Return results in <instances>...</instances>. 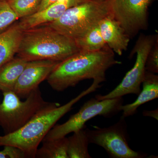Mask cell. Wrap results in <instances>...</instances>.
Segmentation results:
<instances>
[{"label": "cell", "instance_id": "cell-3", "mask_svg": "<svg viewBox=\"0 0 158 158\" xmlns=\"http://www.w3.org/2000/svg\"><path fill=\"white\" fill-rule=\"evenodd\" d=\"M80 51L74 40L43 25L23 31L16 55L28 62H61Z\"/></svg>", "mask_w": 158, "mask_h": 158}, {"label": "cell", "instance_id": "cell-12", "mask_svg": "<svg viewBox=\"0 0 158 158\" xmlns=\"http://www.w3.org/2000/svg\"><path fill=\"white\" fill-rule=\"evenodd\" d=\"M99 27L108 46L114 53L121 56L123 51L127 49L131 38L120 23L111 15L102 20Z\"/></svg>", "mask_w": 158, "mask_h": 158}, {"label": "cell", "instance_id": "cell-13", "mask_svg": "<svg viewBox=\"0 0 158 158\" xmlns=\"http://www.w3.org/2000/svg\"><path fill=\"white\" fill-rule=\"evenodd\" d=\"M142 84L143 89L138 94L137 99L132 103L122 106V116L125 118L134 115L141 105L158 98L157 75L146 71Z\"/></svg>", "mask_w": 158, "mask_h": 158}, {"label": "cell", "instance_id": "cell-21", "mask_svg": "<svg viewBox=\"0 0 158 158\" xmlns=\"http://www.w3.org/2000/svg\"><path fill=\"white\" fill-rule=\"evenodd\" d=\"M145 68L146 70L149 72L155 74L158 73V39L148 55Z\"/></svg>", "mask_w": 158, "mask_h": 158}, {"label": "cell", "instance_id": "cell-15", "mask_svg": "<svg viewBox=\"0 0 158 158\" xmlns=\"http://www.w3.org/2000/svg\"><path fill=\"white\" fill-rule=\"evenodd\" d=\"M27 62L23 58L15 56L0 67V90L2 92L14 90Z\"/></svg>", "mask_w": 158, "mask_h": 158}, {"label": "cell", "instance_id": "cell-17", "mask_svg": "<svg viewBox=\"0 0 158 158\" xmlns=\"http://www.w3.org/2000/svg\"><path fill=\"white\" fill-rule=\"evenodd\" d=\"M73 133L68 138L69 158H91L88 148L90 143L85 128Z\"/></svg>", "mask_w": 158, "mask_h": 158}, {"label": "cell", "instance_id": "cell-18", "mask_svg": "<svg viewBox=\"0 0 158 158\" xmlns=\"http://www.w3.org/2000/svg\"><path fill=\"white\" fill-rule=\"evenodd\" d=\"M74 40L80 50L95 52L108 46L102 37L99 24L84 36Z\"/></svg>", "mask_w": 158, "mask_h": 158}, {"label": "cell", "instance_id": "cell-2", "mask_svg": "<svg viewBox=\"0 0 158 158\" xmlns=\"http://www.w3.org/2000/svg\"><path fill=\"white\" fill-rule=\"evenodd\" d=\"M100 84L99 81L93 80L88 89L63 106L58 103L50 102L21 128L15 132L0 136V147L14 146L22 151L26 158H35L40 144L57 121L69 112L81 99L100 88Z\"/></svg>", "mask_w": 158, "mask_h": 158}, {"label": "cell", "instance_id": "cell-6", "mask_svg": "<svg viewBox=\"0 0 158 158\" xmlns=\"http://www.w3.org/2000/svg\"><path fill=\"white\" fill-rule=\"evenodd\" d=\"M123 97L106 99L92 98L82 106L77 113L71 116L64 123L55 125L43 141H49L65 137L70 133L84 128L85 123L97 116L110 117L121 111Z\"/></svg>", "mask_w": 158, "mask_h": 158}, {"label": "cell", "instance_id": "cell-23", "mask_svg": "<svg viewBox=\"0 0 158 158\" xmlns=\"http://www.w3.org/2000/svg\"><path fill=\"white\" fill-rule=\"evenodd\" d=\"M143 115L144 116L152 117L155 118L157 120L158 119V108L155 110L148 111V110H144L143 112Z\"/></svg>", "mask_w": 158, "mask_h": 158}, {"label": "cell", "instance_id": "cell-9", "mask_svg": "<svg viewBox=\"0 0 158 158\" xmlns=\"http://www.w3.org/2000/svg\"><path fill=\"white\" fill-rule=\"evenodd\" d=\"M154 0H110L113 17L130 38L148 27V10Z\"/></svg>", "mask_w": 158, "mask_h": 158}, {"label": "cell", "instance_id": "cell-24", "mask_svg": "<svg viewBox=\"0 0 158 158\" xmlns=\"http://www.w3.org/2000/svg\"><path fill=\"white\" fill-rule=\"evenodd\" d=\"M58 0H42L38 11H41L48 7L49 6L55 3ZM37 11V12H38Z\"/></svg>", "mask_w": 158, "mask_h": 158}, {"label": "cell", "instance_id": "cell-11", "mask_svg": "<svg viewBox=\"0 0 158 158\" xmlns=\"http://www.w3.org/2000/svg\"><path fill=\"white\" fill-rule=\"evenodd\" d=\"M85 0H58L42 11L21 19L18 23L22 31L33 28L55 21L70 7Z\"/></svg>", "mask_w": 158, "mask_h": 158}, {"label": "cell", "instance_id": "cell-19", "mask_svg": "<svg viewBox=\"0 0 158 158\" xmlns=\"http://www.w3.org/2000/svg\"><path fill=\"white\" fill-rule=\"evenodd\" d=\"M19 19L30 16L38 11L42 0H7Z\"/></svg>", "mask_w": 158, "mask_h": 158}, {"label": "cell", "instance_id": "cell-16", "mask_svg": "<svg viewBox=\"0 0 158 158\" xmlns=\"http://www.w3.org/2000/svg\"><path fill=\"white\" fill-rule=\"evenodd\" d=\"M42 142V146L37 148L35 158H69L68 140L66 137Z\"/></svg>", "mask_w": 158, "mask_h": 158}, {"label": "cell", "instance_id": "cell-7", "mask_svg": "<svg viewBox=\"0 0 158 158\" xmlns=\"http://www.w3.org/2000/svg\"><path fill=\"white\" fill-rule=\"evenodd\" d=\"M157 39V35L140 34L130 53V58L137 54L135 63L133 68L128 72L115 89L106 95H97L95 98L101 100L123 97L128 94L138 95L146 71L145 63L148 55Z\"/></svg>", "mask_w": 158, "mask_h": 158}, {"label": "cell", "instance_id": "cell-10", "mask_svg": "<svg viewBox=\"0 0 158 158\" xmlns=\"http://www.w3.org/2000/svg\"><path fill=\"white\" fill-rule=\"evenodd\" d=\"M59 62L49 60L28 61L18 80L13 91L20 98H27L47 79Z\"/></svg>", "mask_w": 158, "mask_h": 158}, {"label": "cell", "instance_id": "cell-20", "mask_svg": "<svg viewBox=\"0 0 158 158\" xmlns=\"http://www.w3.org/2000/svg\"><path fill=\"white\" fill-rule=\"evenodd\" d=\"M18 19L8 2L0 1V33L8 29Z\"/></svg>", "mask_w": 158, "mask_h": 158}, {"label": "cell", "instance_id": "cell-22", "mask_svg": "<svg viewBox=\"0 0 158 158\" xmlns=\"http://www.w3.org/2000/svg\"><path fill=\"white\" fill-rule=\"evenodd\" d=\"M4 147V149L0 151V158H26L22 151L17 148L9 145Z\"/></svg>", "mask_w": 158, "mask_h": 158}, {"label": "cell", "instance_id": "cell-1", "mask_svg": "<svg viewBox=\"0 0 158 158\" xmlns=\"http://www.w3.org/2000/svg\"><path fill=\"white\" fill-rule=\"evenodd\" d=\"M120 64L108 46L95 52L81 50L59 62L46 80L54 90L62 91L85 80L105 81L108 69Z\"/></svg>", "mask_w": 158, "mask_h": 158}, {"label": "cell", "instance_id": "cell-14", "mask_svg": "<svg viewBox=\"0 0 158 158\" xmlns=\"http://www.w3.org/2000/svg\"><path fill=\"white\" fill-rule=\"evenodd\" d=\"M22 32L15 23L0 33V67L16 55Z\"/></svg>", "mask_w": 158, "mask_h": 158}, {"label": "cell", "instance_id": "cell-5", "mask_svg": "<svg viewBox=\"0 0 158 158\" xmlns=\"http://www.w3.org/2000/svg\"><path fill=\"white\" fill-rule=\"evenodd\" d=\"M0 104V126L5 135L21 128L40 110L49 103L44 100L39 87L33 90L21 101L13 91L3 92Z\"/></svg>", "mask_w": 158, "mask_h": 158}, {"label": "cell", "instance_id": "cell-4", "mask_svg": "<svg viewBox=\"0 0 158 158\" xmlns=\"http://www.w3.org/2000/svg\"><path fill=\"white\" fill-rule=\"evenodd\" d=\"M111 15L110 0H85L67 9L55 21L43 25L75 40L84 36L98 25L102 20Z\"/></svg>", "mask_w": 158, "mask_h": 158}, {"label": "cell", "instance_id": "cell-8", "mask_svg": "<svg viewBox=\"0 0 158 158\" xmlns=\"http://www.w3.org/2000/svg\"><path fill=\"white\" fill-rule=\"evenodd\" d=\"M125 118L122 116L118 122L109 127L94 126V130L85 129L89 143L102 147L111 158H144L146 155L133 150L129 145Z\"/></svg>", "mask_w": 158, "mask_h": 158}, {"label": "cell", "instance_id": "cell-25", "mask_svg": "<svg viewBox=\"0 0 158 158\" xmlns=\"http://www.w3.org/2000/svg\"><path fill=\"white\" fill-rule=\"evenodd\" d=\"M0 1H7V0H0Z\"/></svg>", "mask_w": 158, "mask_h": 158}]
</instances>
